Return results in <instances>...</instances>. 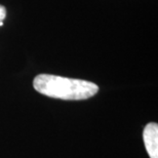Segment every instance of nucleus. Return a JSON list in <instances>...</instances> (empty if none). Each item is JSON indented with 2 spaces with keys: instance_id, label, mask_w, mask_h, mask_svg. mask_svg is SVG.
I'll return each instance as SVG.
<instances>
[{
  "instance_id": "f257e3e1",
  "label": "nucleus",
  "mask_w": 158,
  "mask_h": 158,
  "mask_svg": "<svg viewBox=\"0 0 158 158\" xmlns=\"http://www.w3.org/2000/svg\"><path fill=\"white\" fill-rule=\"evenodd\" d=\"M39 94L53 99L68 101L86 100L96 96L99 86L94 82L50 74H40L33 81Z\"/></svg>"
},
{
  "instance_id": "f03ea898",
  "label": "nucleus",
  "mask_w": 158,
  "mask_h": 158,
  "mask_svg": "<svg viewBox=\"0 0 158 158\" xmlns=\"http://www.w3.org/2000/svg\"><path fill=\"white\" fill-rule=\"evenodd\" d=\"M144 144L150 158H158V125L151 122L145 126L143 131Z\"/></svg>"
},
{
  "instance_id": "7ed1b4c3",
  "label": "nucleus",
  "mask_w": 158,
  "mask_h": 158,
  "mask_svg": "<svg viewBox=\"0 0 158 158\" xmlns=\"http://www.w3.org/2000/svg\"><path fill=\"white\" fill-rule=\"evenodd\" d=\"M6 18V8L3 5H0V27L3 25V21Z\"/></svg>"
}]
</instances>
